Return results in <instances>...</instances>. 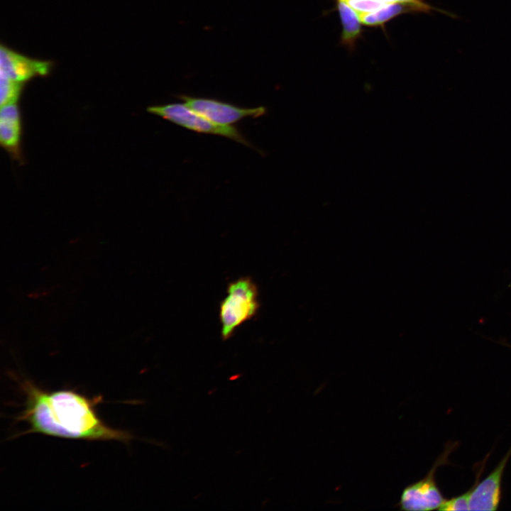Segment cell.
I'll use <instances>...</instances> for the list:
<instances>
[{"label":"cell","instance_id":"10","mask_svg":"<svg viewBox=\"0 0 511 511\" xmlns=\"http://www.w3.org/2000/svg\"><path fill=\"white\" fill-rule=\"evenodd\" d=\"M336 9L342 24L341 43L352 50L362 33L357 12L344 1H336Z\"/></svg>","mask_w":511,"mask_h":511},{"label":"cell","instance_id":"7","mask_svg":"<svg viewBox=\"0 0 511 511\" xmlns=\"http://www.w3.org/2000/svg\"><path fill=\"white\" fill-rule=\"evenodd\" d=\"M51 63L21 55L5 46L0 47V76L23 83L36 76L49 73Z\"/></svg>","mask_w":511,"mask_h":511},{"label":"cell","instance_id":"11","mask_svg":"<svg viewBox=\"0 0 511 511\" xmlns=\"http://www.w3.org/2000/svg\"><path fill=\"white\" fill-rule=\"evenodd\" d=\"M23 83L0 76L1 106L16 103L23 89Z\"/></svg>","mask_w":511,"mask_h":511},{"label":"cell","instance_id":"15","mask_svg":"<svg viewBox=\"0 0 511 511\" xmlns=\"http://www.w3.org/2000/svg\"><path fill=\"white\" fill-rule=\"evenodd\" d=\"M336 1H344V0H336ZM378 1H382V2H383V3L386 4H390V3H393V2H392V0H378Z\"/></svg>","mask_w":511,"mask_h":511},{"label":"cell","instance_id":"3","mask_svg":"<svg viewBox=\"0 0 511 511\" xmlns=\"http://www.w3.org/2000/svg\"><path fill=\"white\" fill-rule=\"evenodd\" d=\"M458 446V442H447L426 476L404 488L396 505L400 510L428 511L439 508L446 498L436 481V473L440 466L451 464L449 457Z\"/></svg>","mask_w":511,"mask_h":511},{"label":"cell","instance_id":"9","mask_svg":"<svg viewBox=\"0 0 511 511\" xmlns=\"http://www.w3.org/2000/svg\"><path fill=\"white\" fill-rule=\"evenodd\" d=\"M437 9L431 5H419L413 3L394 2L385 4L380 9L370 13H357L362 24L370 26H383L392 18L411 12L429 13Z\"/></svg>","mask_w":511,"mask_h":511},{"label":"cell","instance_id":"5","mask_svg":"<svg viewBox=\"0 0 511 511\" xmlns=\"http://www.w3.org/2000/svg\"><path fill=\"white\" fill-rule=\"evenodd\" d=\"M478 466L476 478L471 488L469 499L470 510L493 511L497 510L502 498V480L506 466L511 457V447L500 461L496 467L480 481L487 457Z\"/></svg>","mask_w":511,"mask_h":511},{"label":"cell","instance_id":"14","mask_svg":"<svg viewBox=\"0 0 511 511\" xmlns=\"http://www.w3.org/2000/svg\"><path fill=\"white\" fill-rule=\"evenodd\" d=\"M499 343H500V344H502V346H506V347H508V348H511V344L508 343V342H507L506 340H505V339H501V340L499 341Z\"/></svg>","mask_w":511,"mask_h":511},{"label":"cell","instance_id":"12","mask_svg":"<svg viewBox=\"0 0 511 511\" xmlns=\"http://www.w3.org/2000/svg\"><path fill=\"white\" fill-rule=\"evenodd\" d=\"M471 488L461 495L446 499L438 509L443 511H461L470 510L469 499Z\"/></svg>","mask_w":511,"mask_h":511},{"label":"cell","instance_id":"4","mask_svg":"<svg viewBox=\"0 0 511 511\" xmlns=\"http://www.w3.org/2000/svg\"><path fill=\"white\" fill-rule=\"evenodd\" d=\"M147 111L189 130L224 136L253 148L236 127L216 123L192 110L184 103L152 106L148 107Z\"/></svg>","mask_w":511,"mask_h":511},{"label":"cell","instance_id":"2","mask_svg":"<svg viewBox=\"0 0 511 511\" xmlns=\"http://www.w3.org/2000/svg\"><path fill=\"white\" fill-rule=\"evenodd\" d=\"M219 305L221 336L228 340L242 324L256 316L260 307L258 289L252 278L241 277L229 283Z\"/></svg>","mask_w":511,"mask_h":511},{"label":"cell","instance_id":"8","mask_svg":"<svg viewBox=\"0 0 511 511\" xmlns=\"http://www.w3.org/2000/svg\"><path fill=\"white\" fill-rule=\"evenodd\" d=\"M20 113L16 103L1 106L0 142L14 158L20 159L21 139Z\"/></svg>","mask_w":511,"mask_h":511},{"label":"cell","instance_id":"6","mask_svg":"<svg viewBox=\"0 0 511 511\" xmlns=\"http://www.w3.org/2000/svg\"><path fill=\"white\" fill-rule=\"evenodd\" d=\"M179 98L192 110L216 123L224 126H231L246 117H260L266 112L263 106L243 108L216 99L187 95H181Z\"/></svg>","mask_w":511,"mask_h":511},{"label":"cell","instance_id":"1","mask_svg":"<svg viewBox=\"0 0 511 511\" xmlns=\"http://www.w3.org/2000/svg\"><path fill=\"white\" fill-rule=\"evenodd\" d=\"M20 386L26 397L19 419L28 423L27 433L63 439L88 441H119L132 435L106 424L98 416L96 405L101 397L90 398L73 390L47 391L28 380Z\"/></svg>","mask_w":511,"mask_h":511},{"label":"cell","instance_id":"13","mask_svg":"<svg viewBox=\"0 0 511 511\" xmlns=\"http://www.w3.org/2000/svg\"><path fill=\"white\" fill-rule=\"evenodd\" d=\"M392 2H405V3H413L419 5H428L424 0H392Z\"/></svg>","mask_w":511,"mask_h":511}]
</instances>
